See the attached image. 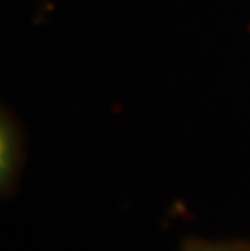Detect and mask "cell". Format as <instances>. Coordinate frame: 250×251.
<instances>
[{"mask_svg": "<svg viewBox=\"0 0 250 251\" xmlns=\"http://www.w3.org/2000/svg\"><path fill=\"white\" fill-rule=\"evenodd\" d=\"M23 159V140L18 124L12 115H2L0 126V181L2 190L8 191L15 185Z\"/></svg>", "mask_w": 250, "mask_h": 251, "instance_id": "obj_1", "label": "cell"}, {"mask_svg": "<svg viewBox=\"0 0 250 251\" xmlns=\"http://www.w3.org/2000/svg\"><path fill=\"white\" fill-rule=\"evenodd\" d=\"M182 251H250V242H208L189 240Z\"/></svg>", "mask_w": 250, "mask_h": 251, "instance_id": "obj_2", "label": "cell"}]
</instances>
